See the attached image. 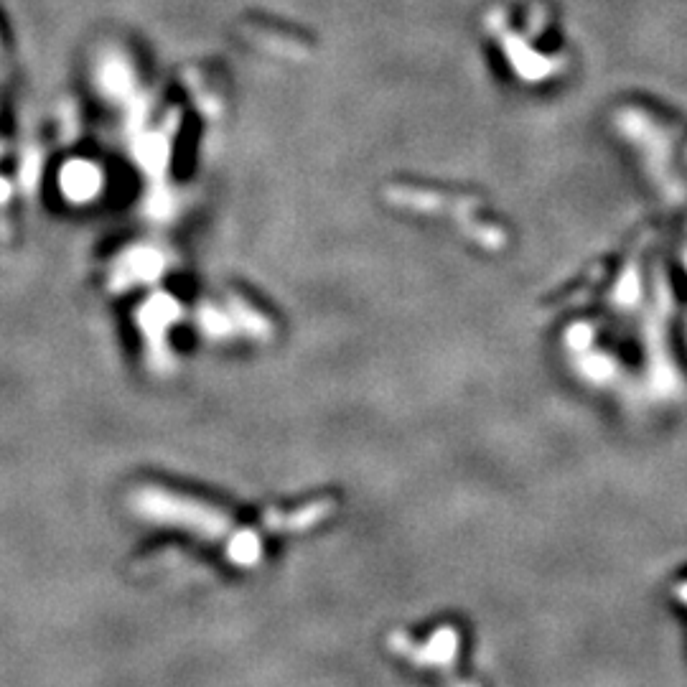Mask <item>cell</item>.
Wrapping results in <instances>:
<instances>
[{"label": "cell", "mask_w": 687, "mask_h": 687, "mask_svg": "<svg viewBox=\"0 0 687 687\" xmlns=\"http://www.w3.org/2000/svg\"><path fill=\"white\" fill-rule=\"evenodd\" d=\"M675 596H677V601H680L682 606H687V581L680 583V586L675 588Z\"/></svg>", "instance_id": "obj_2"}, {"label": "cell", "mask_w": 687, "mask_h": 687, "mask_svg": "<svg viewBox=\"0 0 687 687\" xmlns=\"http://www.w3.org/2000/svg\"><path fill=\"white\" fill-rule=\"evenodd\" d=\"M588 375L593 377V380H598V382H604V380H609V375H611V369H609V364L606 362H591L588 364Z\"/></svg>", "instance_id": "obj_1"}]
</instances>
